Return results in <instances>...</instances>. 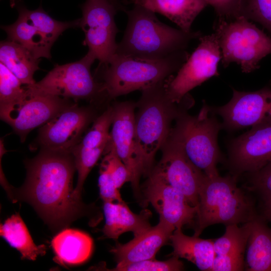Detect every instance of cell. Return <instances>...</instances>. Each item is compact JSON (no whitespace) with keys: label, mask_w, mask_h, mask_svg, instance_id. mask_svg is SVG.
Returning a JSON list of instances; mask_svg holds the SVG:
<instances>
[{"label":"cell","mask_w":271,"mask_h":271,"mask_svg":"<svg viewBox=\"0 0 271 271\" xmlns=\"http://www.w3.org/2000/svg\"><path fill=\"white\" fill-rule=\"evenodd\" d=\"M26 166L25 183L13 190L15 202L21 200L30 204L51 229H65L83 216L91 221L99 218L97 208L84 203L74 191L76 169L71 153L40 149Z\"/></svg>","instance_id":"6da1fadb"},{"label":"cell","mask_w":271,"mask_h":271,"mask_svg":"<svg viewBox=\"0 0 271 271\" xmlns=\"http://www.w3.org/2000/svg\"><path fill=\"white\" fill-rule=\"evenodd\" d=\"M127 25L116 53L134 59L157 60L186 50L190 42L202 36L200 31L186 32L161 22L156 13L140 5L125 12Z\"/></svg>","instance_id":"7a4b0ae2"},{"label":"cell","mask_w":271,"mask_h":271,"mask_svg":"<svg viewBox=\"0 0 271 271\" xmlns=\"http://www.w3.org/2000/svg\"><path fill=\"white\" fill-rule=\"evenodd\" d=\"M166 80L143 90L136 102V131L144 177H148L155 166V156L169 137L172 123L193 104L189 94L180 103L172 102L166 91Z\"/></svg>","instance_id":"3957f363"},{"label":"cell","mask_w":271,"mask_h":271,"mask_svg":"<svg viewBox=\"0 0 271 271\" xmlns=\"http://www.w3.org/2000/svg\"><path fill=\"white\" fill-rule=\"evenodd\" d=\"M189 56L184 50L164 59L145 60L116 53L108 64L98 65L95 73L110 100L167 79L179 70Z\"/></svg>","instance_id":"277c9868"},{"label":"cell","mask_w":271,"mask_h":271,"mask_svg":"<svg viewBox=\"0 0 271 271\" xmlns=\"http://www.w3.org/2000/svg\"><path fill=\"white\" fill-rule=\"evenodd\" d=\"M236 177L207 176L199 193L194 236L211 225L243 224L257 215L253 202L237 186Z\"/></svg>","instance_id":"5b68a950"},{"label":"cell","mask_w":271,"mask_h":271,"mask_svg":"<svg viewBox=\"0 0 271 271\" xmlns=\"http://www.w3.org/2000/svg\"><path fill=\"white\" fill-rule=\"evenodd\" d=\"M212 113L211 107L204 103L196 115L182 111L172 129L190 160L208 177L219 175L217 164L221 153L217 138L223 128Z\"/></svg>","instance_id":"8992f818"},{"label":"cell","mask_w":271,"mask_h":271,"mask_svg":"<svg viewBox=\"0 0 271 271\" xmlns=\"http://www.w3.org/2000/svg\"><path fill=\"white\" fill-rule=\"evenodd\" d=\"M214 27L224 67L235 62L243 72L250 73L271 54V38L243 16L231 20L218 18Z\"/></svg>","instance_id":"52a82bcc"},{"label":"cell","mask_w":271,"mask_h":271,"mask_svg":"<svg viewBox=\"0 0 271 271\" xmlns=\"http://www.w3.org/2000/svg\"><path fill=\"white\" fill-rule=\"evenodd\" d=\"M11 6L18 12L13 24L2 26L7 39L27 48L36 58L51 59V49L55 42L65 30L78 27L79 19L61 22L51 17L40 6L34 10L28 9L21 0H12Z\"/></svg>","instance_id":"ba28073f"},{"label":"cell","mask_w":271,"mask_h":271,"mask_svg":"<svg viewBox=\"0 0 271 271\" xmlns=\"http://www.w3.org/2000/svg\"><path fill=\"white\" fill-rule=\"evenodd\" d=\"M96 60L88 51L80 60L63 65H56L31 89L42 93L74 101L85 99L91 102L109 100L102 84L93 76L91 67Z\"/></svg>","instance_id":"9c48e42d"},{"label":"cell","mask_w":271,"mask_h":271,"mask_svg":"<svg viewBox=\"0 0 271 271\" xmlns=\"http://www.w3.org/2000/svg\"><path fill=\"white\" fill-rule=\"evenodd\" d=\"M80 8L82 17L78 27L85 35L83 44L99 61V65H106L117 48L115 38L119 30L115 16L126 10L119 0H86Z\"/></svg>","instance_id":"30bf717a"},{"label":"cell","mask_w":271,"mask_h":271,"mask_svg":"<svg viewBox=\"0 0 271 271\" xmlns=\"http://www.w3.org/2000/svg\"><path fill=\"white\" fill-rule=\"evenodd\" d=\"M199 44L177 71L165 81V89L169 99L181 103L190 90L213 76L219 75L218 64L221 52L216 34L202 36Z\"/></svg>","instance_id":"8fae6325"},{"label":"cell","mask_w":271,"mask_h":271,"mask_svg":"<svg viewBox=\"0 0 271 271\" xmlns=\"http://www.w3.org/2000/svg\"><path fill=\"white\" fill-rule=\"evenodd\" d=\"M25 86L26 92L20 99L0 106L1 119L12 127L21 142L33 129L75 103L69 99L38 92Z\"/></svg>","instance_id":"7c38bea8"},{"label":"cell","mask_w":271,"mask_h":271,"mask_svg":"<svg viewBox=\"0 0 271 271\" xmlns=\"http://www.w3.org/2000/svg\"><path fill=\"white\" fill-rule=\"evenodd\" d=\"M160 150L161 159L150 174L180 191L191 205L197 206L207 176L190 160L172 130Z\"/></svg>","instance_id":"4fadbf2b"},{"label":"cell","mask_w":271,"mask_h":271,"mask_svg":"<svg viewBox=\"0 0 271 271\" xmlns=\"http://www.w3.org/2000/svg\"><path fill=\"white\" fill-rule=\"evenodd\" d=\"M111 105L113 116L109 143L128 170L134 195L143 207L144 201L140 185L143 172L135 125L136 104L126 101L115 102Z\"/></svg>","instance_id":"5bb4252c"},{"label":"cell","mask_w":271,"mask_h":271,"mask_svg":"<svg viewBox=\"0 0 271 271\" xmlns=\"http://www.w3.org/2000/svg\"><path fill=\"white\" fill-rule=\"evenodd\" d=\"M97 116L94 107L79 106L75 103L39 128L35 144L40 149L71 153Z\"/></svg>","instance_id":"9a60e30c"},{"label":"cell","mask_w":271,"mask_h":271,"mask_svg":"<svg viewBox=\"0 0 271 271\" xmlns=\"http://www.w3.org/2000/svg\"><path fill=\"white\" fill-rule=\"evenodd\" d=\"M211 110L222 117V127L228 130L271 124V88L267 86L255 91L233 89L230 101L211 107Z\"/></svg>","instance_id":"2e32d148"},{"label":"cell","mask_w":271,"mask_h":271,"mask_svg":"<svg viewBox=\"0 0 271 271\" xmlns=\"http://www.w3.org/2000/svg\"><path fill=\"white\" fill-rule=\"evenodd\" d=\"M141 191L145 207L150 203L162 220L175 229L194 224L198 206L191 205L185 195L157 176L150 174Z\"/></svg>","instance_id":"e0dca14e"},{"label":"cell","mask_w":271,"mask_h":271,"mask_svg":"<svg viewBox=\"0 0 271 271\" xmlns=\"http://www.w3.org/2000/svg\"><path fill=\"white\" fill-rule=\"evenodd\" d=\"M228 149L229 165L236 176L259 170L271 161V124L251 128L233 139Z\"/></svg>","instance_id":"ac0fdd59"},{"label":"cell","mask_w":271,"mask_h":271,"mask_svg":"<svg viewBox=\"0 0 271 271\" xmlns=\"http://www.w3.org/2000/svg\"><path fill=\"white\" fill-rule=\"evenodd\" d=\"M112 116L113 109L110 105L96 118L91 128L72 150L78 173L74 191L79 196L81 197L86 178L103 154L109 142Z\"/></svg>","instance_id":"d6986e66"},{"label":"cell","mask_w":271,"mask_h":271,"mask_svg":"<svg viewBox=\"0 0 271 271\" xmlns=\"http://www.w3.org/2000/svg\"><path fill=\"white\" fill-rule=\"evenodd\" d=\"M175 229L159 220V223L128 242L116 241L110 252L114 255L117 264H126L155 258L160 248L169 241Z\"/></svg>","instance_id":"ffe728a7"},{"label":"cell","mask_w":271,"mask_h":271,"mask_svg":"<svg viewBox=\"0 0 271 271\" xmlns=\"http://www.w3.org/2000/svg\"><path fill=\"white\" fill-rule=\"evenodd\" d=\"M105 224L102 228L103 237L117 241L123 233L132 232L134 236L139 235L151 226V212L143 209L139 214L133 213L124 202H103Z\"/></svg>","instance_id":"44dd1931"},{"label":"cell","mask_w":271,"mask_h":271,"mask_svg":"<svg viewBox=\"0 0 271 271\" xmlns=\"http://www.w3.org/2000/svg\"><path fill=\"white\" fill-rule=\"evenodd\" d=\"M265 220L257 215L247 222L246 270L271 271V227Z\"/></svg>","instance_id":"7402d4cb"},{"label":"cell","mask_w":271,"mask_h":271,"mask_svg":"<svg viewBox=\"0 0 271 271\" xmlns=\"http://www.w3.org/2000/svg\"><path fill=\"white\" fill-rule=\"evenodd\" d=\"M51 245L56 255L55 259L68 265L81 264L86 261L93 247V240L87 233L67 228L53 238Z\"/></svg>","instance_id":"603a6c76"},{"label":"cell","mask_w":271,"mask_h":271,"mask_svg":"<svg viewBox=\"0 0 271 271\" xmlns=\"http://www.w3.org/2000/svg\"><path fill=\"white\" fill-rule=\"evenodd\" d=\"M170 241L172 255L192 262L201 270L211 271L216 255L214 240L184 234L181 229L174 231Z\"/></svg>","instance_id":"cb8c5ba5"},{"label":"cell","mask_w":271,"mask_h":271,"mask_svg":"<svg viewBox=\"0 0 271 271\" xmlns=\"http://www.w3.org/2000/svg\"><path fill=\"white\" fill-rule=\"evenodd\" d=\"M133 4L165 16L186 32L192 31L193 21L208 5L204 0H137Z\"/></svg>","instance_id":"d4e9b609"},{"label":"cell","mask_w":271,"mask_h":271,"mask_svg":"<svg viewBox=\"0 0 271 271\" xmlns=\"http://www.w3.org/2000/svg\"><path fill=\"white\" fill-rule=\"evenodd\" d=\"M40 60L27 48L17 42L8 39L1 42V63L23 85H32L36 82L34 75L39 69Z\"/></svg>","instance_id":"484cf974"},{"label":"cell","mask_w":271,"mask_h":271,"mask_svg":"<svg viewBox=\"0 0 271 271\" xmlns=\"http://www.w3.org/2000/svg\"><path fill=\"white\" fill-rule=\"evenodd\" d=\"M0 234L21 254L22 259L35 260L44 255L47 250L44 244L36 245L18 213L12 215L0 226Z\"/></svg>","instance_id":"4316f807"},{"label":"cell","mask_w":271,"mask_h":271,"mask_svg":"<svg viewBox=\"0 0 271 271\" xmlns=\"http://www.w3.org/2000/svg\"><path fill=\"white\" fill-rule=\"evenodd\" d=\"M248 236L247 222L241 227L236 224L226 225L224 234L214 241L216 255L244 254Z\"/></svg>","instance_id":"83f0119b"},{"label":"cell","mask_w":271,"mask_h":271,"mask_svg":"<svg viewBox=\"0 0 271 271\" xmlns=\"http://www.w3.org/2000/svg\"><path fill=\"white\" fill-rule=\"evenodd\" d=\"M3 64L0 63V106L20 99L27 88Z\"/></svg>","instance_id":"f1b7e54d"},{"label":"cell","mask_w":271,"mask_h":271,"mask_svg":"<svg viewBox=\"0 0 271 271\" xmlns=\"http://www.w3.org/2000/svg\"><path fill=\"white\" fill-rule=\"evenodd\" d=\"M180 258L173 255L168 260L161 261L156 258L122 264H116L109 270L114 271H180L184 269Z\"/></svg>","instance_id":"f546056e"},{"label":"cell","mask_w":271,"mask_h":271,"mask_svg":"<svg viewBox=\"0 0 271 271\" xmlns=\"http://www.w3.org/2000/svg\"><path fill=\"white\" fill-rule=\"evenodd\" d=\"M240 16L257 22L271 33V0H241Z\"/></svg>","instance_id":"4dcf8cb0"},{"label":"cell","mask_w":271,"mask_h":271,"mask_svg":"<svg viewBox=\"0 0 271 271\" xmlns=\"http://www.w3.org/2000/svg\"><path fill=\"white\" fill-rule=\"evenodd\" d=\"M249 174L251 189L258 193L262 202L271 200V161Z\"/></svg>","instance_id":"1f68e13d"},{"label":"cell","mask_w":271,"mask_h":271,"mask_svg":"<svg viewBox=\"0 0 271 271\" xmlns=\"http://www.w3.org/2000/svg\"><path fill=\"white\" fill-rule=\"evenodd\" d=\"M99 195L103 202H124L106 167L100 163L98 180Z\"/></svg>","instance_id":"d6a6232c"},{"label":"cell","mask_w":271,"mask_h":271,"mask_svg":"<svg viewBox=\"0 0 271 271\" xmlns=\"http://www.w3.org/2000/svg\"><path fill=\"white\" fill-rule=\"evenodd\" d=\"M214 9L218 18L233 20L240 16L241 0H204Z\"/></svg>","instance_id":"836d02e7"},{"label":"cell","mask_w":271,"mask_h":271,"mask_svg":"<svg viewBox=\"0 0 271 271\" xmlns=\"http://www.w3.org/2000/svg\"><path fill=\"white\" fill-rule=\"evenodd\" d=\"M244 255H216L211 271L242 270L244 268Z\"/></svg>","instance_id":"e575fe53"},{"label":"cell","mask_w":271,"mask_h":271,"mask_svg":"<svg viewBox=\"0 0 271 271\" xmlns=\"http://www.w3.org/2000/svg\"><path fill=\"white\" fill-rule=\"evenodd\" d=\"M263 215L266 220L271 222V200L263 202Z\"/></svg>","instance_id":"d590c367"},{"label":"cell","mask_w":271,"mask_h":271,"mask_svg":"<svg viewBox=\"0 0 271 271\" xmlns=\"http://www.w3.org/2000/svg\"><path fill=\"white\" fill-rule=\"evenodd\" d=\"M137 1V0H131L130 3H134V2L135 1Z\"/></svg>","instance_id":"8d00e7d4"}]
</instances>
